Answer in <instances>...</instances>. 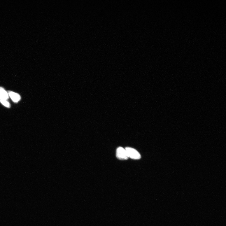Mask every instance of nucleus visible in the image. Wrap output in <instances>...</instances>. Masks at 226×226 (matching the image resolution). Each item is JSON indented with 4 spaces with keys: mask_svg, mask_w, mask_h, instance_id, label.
Wrapping results in <instances>:
<instances>
[{
    "mask_svg": "<svg viewBox=\"0 0 226 226\" xmlns=\"http://www.w3.org/2000/svg\"><path fill=\"white\" fill-rule=\"evenodd\" d=\"M128 158L134 160H139L141 158L140 154L136 150L133 148L127 147L125 149Z\"/></svg>",
    "mask_w": 226,
    "mask_h": 226,
    "instance_id": "nucleus-1",
    "label": "nucleus"
},
{
    "mask_svg": "<svg viewBox=\"0 0 226 226\" xmlns=\"http://www.w3.org/2000/svg\"><path fill=\"white\" fill-rule=\"evenodd\" d=\"M116 155L117 158L121 160H127L129 158L125 149L121 147L118 148Z\"/></svg>",
    "mask_w": 226,
    "mask_h": 226,
    "instance_id": "nucleus-2",
    "label": "nucleus"
},
{
    "mask_svg": "<svg viewBox=\"0 0 226 226\" xmlns=\"http://www.w3.org/2000/svg\"><path fill=\"white\" fill-rule=\"evenodd\" d=\"M8 94H9L12 101L15 102H17L20 99V95L17 93L9 91L8 92Z\"/></svg>",
    "mask_w": 226,
    "mask_h": 226,
    "instance_id": "nucleus-3",
    "label": "nucleus"
},
{
    "mask_svg": "<svg viewBox=\"0 0 226 226\" xmlns=\"http://www.w3.org/2000/svg\"><path fill=\"white\" fill-rule=\"evenodd\" d=\"M8 98V93L3 88L0 87V99L6 100Z\"/></svg>",
    "mask_w": 226,
    "mask_h": 226,
    "instance_id": "nucleus-4",
    "label": "nucleus"
},
{
    "mask_svg": "<svg viewBox=\"0 0 226 226\" xmlns=\"http://www.w3.org/2000/svg\"><path fill=\"white\" fill-rule=\"evenodd\" d=\"M1 103L4 106H5L8 108L10 107V105L9 104V103L6 100H1Z\"/></svg>",
    "mask_w": 226,
    "mask_h": 226,
    "instance_id": "nucleus-5",
    "label": "nucleus"
}]
</instances>
